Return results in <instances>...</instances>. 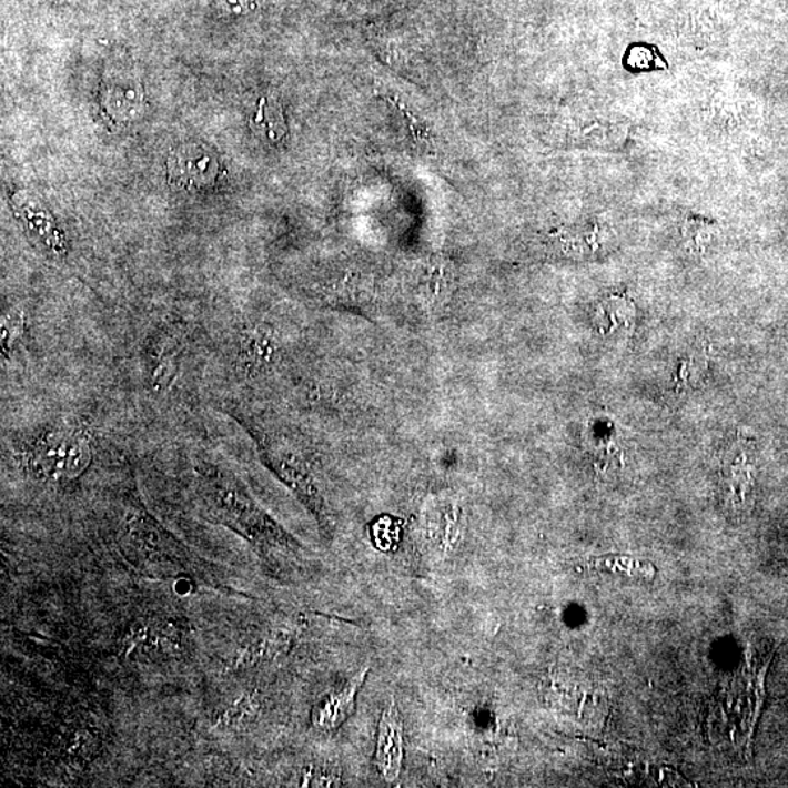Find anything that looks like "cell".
<instances>
[{"label":"cell","instance_id":"1","mask_svg":"<svg viewBox=\"0 0 788 788\" xmlns=\"http://www.w3.org/2000/svg\"><path fill=\"white\" fill-rule=\"evenodd\" d=\"M198 494L213 522L247 539L261 541L271 532L267 517L229 472L202 463L198 467Z\"/></svg>","mask_w":788,"mask_h":788},{"label":"cell","instance_id":"2","mask_svg":"<svg viewBox=\"0 0 788 788\" xmlns=\"http://www.w3.org/2000/svg\"><path fill=\"white\" fill-rule=\"evenodd\" d=\"M92 462L90 435L78 426H54L37 435L26 448L28 473L40 481L71 482Z\"/></svg>","mask_w":788,"mask_h":788},{"label":"cell","instance_id":"3","mask_svg":"<svg viewBox=\"0 0 788 788\" xmlns=\"http://www.w3.org/2000/svg\"><path fill=\"white\" fill-rule=\"evenodd\" d=\"M188 646L185 629L175 618L147 615L129 624L118 651L124 661L161 663L183 655Z\"/></svg>","mask_w":788,"mask_h":788},{"label":"cell","instance_id":"4","mask_svg":"<svg viewBox=\"0 0 788 788\" xmlns=\"http://www.w3.org/2000/svg\"><path fill=\"white\" fill-rule=\"evenodd\" d=\"M220 161L215 151L201 142H185L169 156V180L179 189L203 190L216 182Z\"/></svg>","mask_w":788,"mask_h":788},{"label":"cell","instance_id":"5","mask_svg":"<svg viewBox=\"0 0 788 788\" xmlns=\"http://www.w3.org/2000/svg\"><path fill=\"white\" fill-rule=\"evenodd\" d=\"M403 725L398 717L397 706L392 699L391 706L384 711L378 726L377 750L375 762L384 780L396 781L401 776L403 765Z\"/></svg>","mask_w":788,"mask_h":788},{"label":"cell","instance_id":"6","mask_svg":"<svg viewBox=\"0 0 788 788\" xmlns=\"http://www.w3.org/2000/svg\"><path fill=\"white\" fill-rule=\"evenodd\" d=\"M365 676H367V670L356 675L345 688L320 699L312 713L314 727L320 730H336L337 727H341L355 713L356 695L364 684Z\"/></svg>","mask_w":788,"mask_h":788},{"label":"cell","instance_id":"7","mask_svg":"<svg viewBox=\"0 0 788 788\" xmlns=\"http://www.w3.org/2000/svg\"><path fill=\"white\" fill-rule=\"evenodd\" d=\"M271 354V341L266 331L250 329L241 335L239 345L240 367L244 373L252 374L266 363Z\"/></svg>","mask_w":788,"mask_h":788},{"label":"cell","instance_id":"8","mask_svg":"<svg viewBox=\"0 0 788 788\" xmlns=\"http://www.w3.org/2000/svg\"><path fill=\"white\" fill-rule=\"evenodd\" d=\"M99 748V736L90 727H72L63 736L62 750L64 758L72 759V761H87V759L94 757Z\"/></svg>","mask_w":788,"mask_h":788},{"label":"cell","instance_id":"9","mask_svg":"<svg viewBox=\"0 0 788 788\" xmlns=\"http://www.w3.org/2000/svg\"><path fill=\"white\" fill-rule=\"evenodd\" d=\"M252 128L269 141L277 142L285 133L284 119L281 110H275V105H269L267 99L261 100L256 118L253 119Z\"/></svg>","mask_w":788,"mask_h":788},{"label":"cell","instance_id":"10","mask_svg":"<svg viewBox=\"0 0 788 788\" xmlns=\"http://www.w3.org/2000/svg\"><path fill=\"white\" fill-rule=\"evenodd\" d=\"M26 320L22 310H8L2 315V324H0V342H2L3 360L11 356L16 350L18 342L24 333Z\"/></svg>","mask_w":788,"mask_h":788}]
</instances>
